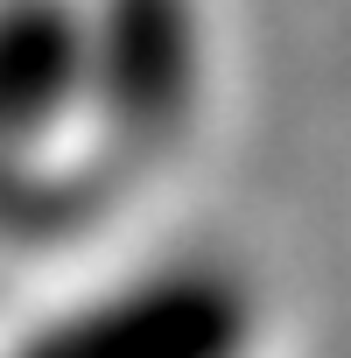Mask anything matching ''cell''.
Masks as SVG:
<instances>
[{
    "mask_svg": "<svg viewBox=\"0 0 351 358\" xmlns=\"http://www.w3.org/2000/svg\"><path fill=\"white\" fill-rule=\"evenodd\" d=\"M246 295L218 274H155L43 330L22 358H239Z\"/></svg>",
    "mask_w": 351,
    "mask_h": 358,
    "instance_id": "cell-1",
    "label": "cell"
},
{
    "mask_svg": "<svg viewBox=\"0 0 351 358\" xmlns=\"http://www.w3.org/2000/svg\"><path fill=\"white\" fill-rule=\"evenodd\" d=\"M92 92L127 141H169L197 99V15L190 0H99Z\"/></svg>",
    "mask_w": 351,
    "mask_h": 358,
    "instance_id": "cell-2",
    "label": "cell"
},
{
    "mask_svg": "<svg viewBox=\"0 0 351 358\" xmlns=\"http://www.w3.org/2000/svg\"><path fill=\"white\" fill-rule=\"evenodd\" d=\"M92 78V22L71 0H0V155H22Z\"/></svg>",
    "mask_w": 351,
    "mask_h": 358,
    "instance_id": "cell-3",
    "label": "cell"
}]
</instances>
